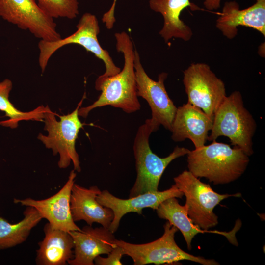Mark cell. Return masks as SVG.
Returning <instances> with one entry per match:
<instances>
[{
    "mask_svg": "<svg viewBox=\"0 0 265 265\" xmlns=\"http://www.w3.org/2000/svg\"><path fill=\"white\" fill-rule=\"evenodd\" d=\"M115 37L116 50L124 55L123 68L114 76L97 78L95 87L101 93L92 104L79 108V116L86 118L93 109L106 106L120 108L127 113L141 108L137 95L133 42L126 32L116 33Z\"/></svg>",
    "mask_w": 265,
    "mask_h": 265,
    "instance_id": "cell-1",
    "label": "cell"
},
{
    "mask_svg": "<svg viewBox=\"0 0 265 265\" xmlns=\"http://www.w3.org/2000/svg\"><path fill=\"white\" fill-rule=\"evenodd\" d=\"M187 167L197 178H205L214 185L238 179L245 171L249 158L238 147L215 140L187 154Z\"/></svg>",
    "mask_w": 265,
    "mask_h": 265,
    "instance_id": "cell-2",
    "label": "cell"
},
{
    "mask_svg": "<svg viewBox=\"0 0 265 265\" xmlns=\"http://www.w3.org/2000/svg\"><path fill=\"white\" fill-rule=\"evenodd\" d=\"M159 126L149 118L137 130L133 145L137 175L130 191L129 198L158 191L159 181L168 165L175 159L187 155L190 151L187 148L177 146L166 157L161 158L155 154L150 148L149 138Z\"/></svg>",
    "mask_w": 265,
    "mask_h": 265,
    "instance_id": "cell-3",
    "label": "cell"
},
{
    "mask_svg": "<svg viewBox=\"0 0 265 265\" xmlns=\"http://www.w3.org/2000/svg\"><path fill=\"white\" fill-rule=\"evenodd\" d=\"M256 129V121L245 107L241 93L235 91L225 97L216 111L208 140L227 137L232 145L249 157L254 153L252 140Z\"/></svg>",
    "mask_w": 265,
    "mask_h": 265,
    "instance_id": "cell-4",
    "label": "cell"
},
{
    "mask_svg": "<svg viewBox=\"0 0 265 265\" xmlns=\"http://www.w3.org/2000/svg\"><path fill=\"white\" fill-rule=\"evenodd\" d=\"M86 97L85 92L75 109L70 113L59 116L58 121L50 107L45 106L42 122L44 123V130L48 134L39 133L37 138L46 148L52 151L53 155L59 154L58 166L61 169L67 168L72 162L74 170L78 172L81 171L75 145L79 132L85 125L80 121L78 111Z\"/></svg>",
    "mask_w": 265,
    "mask_h": 265,
    "instance_id": "cell-5",
    "label": "cell"
},
{
    "mask_svg": "<svg viewBox=\"0 0 265 265\" xmlns=\"http://www.w3.org/2000/svg\"><path fill=\"white\" fill-rule=\"evenodd\" d=\"M163 227L162 236L151 242L133 244L115 239L114 243L122 248L124 255L132 259L134 265L170 264L182 260L190 261L203 265H220L214 259L196 256L184 251L178 246L174 239L178 229L168 221Z\"/></svg>",
    "mask_w": 265,
    "mask_h": 265,
    "instance_id": "cell-6",
    "label": "cell"
},
{
    "mask_svg": "<svg viewBox=\"0 0 265 265\" xmlns=\"http://www.w3.org/2000/svg\"><path fill=\"white\" fill-rule=\"evenodd\" d=\"M76 27L74 33L64 38L55 41L40 40L38 45V62L42 73L45 71L50 59L56 51L67 45L76 44L83 47L104 62L106 70L99 77L106 78L118 73L121 69L114 64L108 52L102 48L99 42L98 35L100 33V27L96 16L90 13L83 14Z\"/></svg>",
    "mask_w": 265,
    "mask_h": 265,
    "instance_id": "cell-7",
    "label": "cell"
},
{
    "mask_svg": "<svg viewBox=\"0 0 265 265\" xmlns=\"http://www.w3.org/2000/svg\"><path fill=\"white\" fill-rule=\"evenodd\" d=\"M173 179L174 185L186 197L185 205L188 216L195 225L203 230H208L218 224V216L213 210L222 200L241 196L240 193H218L188 170L184 171Z\"/></svg>",
    "mask_w": 265,
    "mask_h": 265,
    "instance_id": "cell-8",
    "label": "cell"
},
{
    "mask_svg": "<svg viewBox=\"0 0 265 265\" xmlns=\"http://www.w3.org/2000/svg\"><path fill=\"white\" fill-rule=\"evenodd\" d=\"M183 75L187 103L213 119L216 111L227 96L224 82L204 63L191 64Z\"/></svg>",
    "mask_w": 265,
    "mask_h": 265,
    "instance_id": "cell-9",
    "label": "cell"
},
{
    "mask_svg": "<svg viewBox=\"0 0 265 265\" xmlns=\"http://www.w3.org/2000/svg\"><path fill=\"white\" fill-rule=\"evenodd\" d=\"M0 17L41 40L55 41L61 38L53 19L34 0H0Z\"/></svg>",
    "mask_w": 265,
    "mask_h": 265,
    "instance_id": "cell-10",
    "label": "cell"
},
{
    "mask_svg": "<svg viewBox=\"0 0 265 265\" xmlns=\"http://www.w3.org/2000/svg\"><path fill=\"white\" fill-rule=\"evenodd\" d=\"M134 52L137 95L148 103L151 110V119L170 131L177 107L165 87L168 74L162 72L159 75L157 81L152 80L143 68L137 51L135 50Z\"/></svg>",
    "mask_w": 265,
    "mask_h": 265,
    "instance_id": "cell-11",
    "label": "cell"
},
{
    "mask_svg": "<svg viewBox=\"0 0 265 265\" xmlns=\"http://www.w3.org/2000/svg\"><path fill=\"white\" fill-rule=\"evenodd\" d=\"M77 174L71 171L68 180L63 186L54 195L44 199L35 200L31 198L24 199L14 198L15 204L34 208L42 217L48 221L54 229L66 232L81 231L73 220L70 207V198L72 187Z\"/></svg>",
    "mask_w": 265,
    "mask_h": 265,
    "instance_id": "cell-12",
    "label": "cell"
},
{
    "mask_svg": "<svg viewBox=\"0 0 265 265\" xmlns=\"http://www.w3.org/2000/svg\"><path fill=\"white\" fill-rule=\"evenodd\" d=\"M183 195V193L173 185L170 188L162 191L145 193L127 199L118 198L108 190H104L98 194L96 199L101 205L113 211L114 217L108 229L114 233L117 230L121 218L126 214L132 212L141 214L142 210L146 208L157 210L166 199L171 197L182 198Z\"/></svg>",
    "mask_w": 265,
    "mask_h": 265,
    "instance_id": "cell-13",
    "label": "cell"
},
{
    "mask_svg": "<svg viewBox=\"0 0 265 265\" xmlns=\"http://www.w3.org/2000/svg\"><path fill=\"white\" fill-rule=\"evenodd\" d=\"M74 243V257L71 265H94V259L101 254H108L116 245L113 233L103 226H85L81 231L68 232Z\"/></svg>",
    "mask_w": 265,
    "mask_h": 265,
    "instance_id": "cell-14",
    "label": "cell"
},
{
    "mask_svg": "<svg viewBox=\"0 0 265 265\" xmlns=\"http://www.w3.org/2000/svg\"><path fill=\"white\" fill-rule=\"evenodd\" d=\"M213 119L197 106L187 103L177 107L172 123L171 138L175 142L189 139L195 148L205 145Z\"/></svg>",
    "mask_w": 265,
    "mask_h": 265,
    "instance_id": "cell-15",
    "label": "cell"
},
{
    "mask_svg": "<svg viewBox=\"0 0 265 265\" xmlns=\"http://www.w3.org/2000/svg\"><path fill=\"white\" fill-rule=\"evenodd\" d=\"M239 26L252 28L265 37V0H256L244 9H240L236 1L226 2L216 21V28L227 38L232 39L237 36Z\"/></svg>",
    "mask_w": 265,
    "mask_h": 265,
    "instance_id": "cell-16",
    "label": "cell"
},
{
    "mask_svg": "<svg viewBox=\"0 0 265 265\" xmlns=\"http://www.w3.org/2000/svg\"><path fill=\"white\" fill-rule=\"evenodd\" d=\"M97 186L84 187L74 184L71 190L70 207L75 222L85 221L88 225L97 223L108 228L114 214L111 209L101 205L96 198L101 192Z\"/></svg>",
    "mask_w": 265,
    "mask_h": 265,
    "instance_id": "cell-17",
    "label": "cell"
},
{
    "mask_svg": "<svg viewBox=\"0 0 265 265\" xmlns=\"http://www.w3.org/2000/svg\"><path fill=\"white\" fill-rule=\"evenodd\" d=\"M156 210L160 218L167 220L181 231L188 250L191 249L193 238L199 233H211L221 235L225 237L233 245L238 246V244L236 234L241 226L240 220L236 221L235 227L229 232L202 229L193 223L188 216L186 206L181 205L176 197L166 199L160 204Z\"/></svg>",
    "mask_w": 265,
    "mask_h": 265,
    "instance_id": "cell-18",
    "label": "cell"
},
{
    "mask_svg": "<svg viewBox=\"0 0 265 265\" xmlns=\"http://www.w3.org/2000/svg\"><path fill=\"white\" fill-rule=\"evenodd\" d=\"M150 8L161 14L163 18L162 28L159 34L167 43L172 38L181 39L185 41H189L193 32L189 26L180 18L182 11L189 7L192 11L199 10L190 0H150Z\"/></svg>",
    "mask_w": 265,
    "mask_h": 265,
    "instance_id": "cell-19",
    "label": "cell"
},
{
    "mask_svg": "<svg viewBox=\"0 0 265 265\" xmlns=\"http://www.w3.org/2000/svg\"><path fill=\"white\" fill-rule=\"evenodd\" d=\"M45 236L38 243L36 263L38 265H65L74 257V243L68 232L54 229L49 223L44 227Z\"/></svg>",
    "mask_w": 265,
    "mask_h": 265,
    "instance_id": "cell-20",
    "label": "cell"
},
{
    "mask_svg": "<svg viewBox=\"0 0 265 265\" xmlns=\"http://www.w3.org/2000/svg\"><path fill=\"white\" fill-rule=\"evenodd\" d=\"M23 214V219L16 223H11L0 216V250L25 242L31 230L43 219L39 212L31 206H27Z\"/></svg>",
    "mask_w": 265,
    "mask_h": 265,
    "instance_id": "cell-21",
    "label": "cell"
},
{
    "mask_svg": "<svg viewBox=\"0 0 265 265\" xmlns=\"http://www.w3.org/2000/svg\"><path fill=\"white\" fill-rule=\"evenodd\" d=\"M13 87L11 80L5 79L0 82V110L5 113L7 119L0 122L2 126L16 129L22 121H43L45 106L41 105L29 111L19 110L9 100L10 93Z\"/></svg>",
    "mask_w": 265,
    "mask_h": 265,
    "instance_id": "cell-22",
    "label": "cell"
},
{
    "mask_svg": "<svg viewBox=\"0 0 265 265\" xmlns=\"http://www.w3.org/2000/svg\"><path fill=\"white\" fill-rule=\"evenodd\" d=\"M38 6L54 18H75L79 13L78 0H34Z\"/></svg>",
    "mask_w": 265,
    "mask_h": 265,
    "instance_id": "cell-23",
    "label": "cell"
},
{
    "mask_svg": "<svg viewBox=\"0 0 265 265\" xmlns=\"http://www.w3.org/2000/svg\"><path fill=\"white\" fill-rule=\"evenodd\" d=\"M107 257L97 256L94 261V265H122L121 258L124 255L122 248L116 245L107 254Z\"/></svg>",
    "mask_w": 265,
    "mask_h": 265,
    "instance_id": "cell-24",
    "label": "cell"
},
{
    "mask_svg": "<svg viewBox=\"0 0 265 265\" xmlns=\"http://www.w3.org/2000/svg\"><path fill=\"white\" fill-rule=\"evenodd\" d=\"M222 0H205L203 4L206 9L212 11L218 9Z\"/></svg>",
    "mask_w": 265,
    "mask_h": 265,
    "instance_id": "cell-25",
    "label": "cell"
},
{
    "mask_svg": "<svg viewBox=\"0 0 265 265\" xmlns=\"http://www.w3.org/2000/svg\"><path fill=\"white\" fill-rule=\"evenodd\" d=\"M117 0H114L111 7L115 8Z\"/></svg>",
    "mask_w": 265,
    "mask_h": 265,
    "instance_id": "cell-26",
    "label": "cell"
}]
</instances>
